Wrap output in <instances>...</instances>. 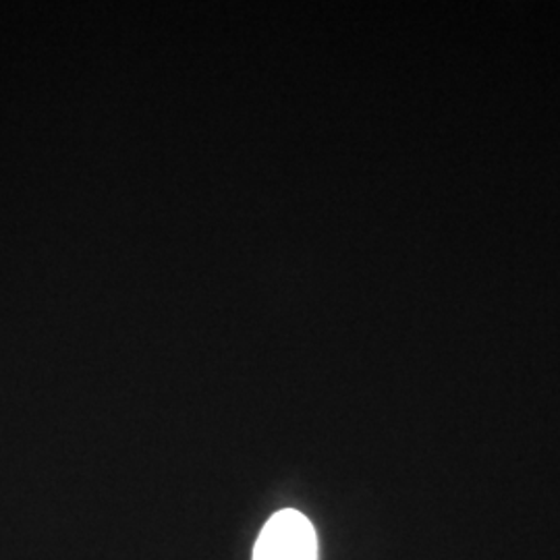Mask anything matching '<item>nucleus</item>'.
<instances>
[{
  "mask_svg": "<svg viewBox=\"0 0 560 560\" xmlns=\"http://www.w3.org/2000/svg\"><path fill=\"white\" fill-rule=\"evenodd\" d=\"M254 560H318L314 525L295 509H284L264 525Z\"/></svg>",
  "mask_w": 560,
  "mask_h": 560,
  "instance_id": "obj_1",
  "label": "nucleus"
}]
</instances>
